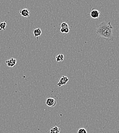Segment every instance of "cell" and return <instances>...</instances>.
Returning <instances> with one entry per match:
<instances>
[{
	"label": "cell",
	"mask_w": 119,
	"mask_h": 133,
	"mask_svg": "<svg viewBox=\"0 0 119 133\" xmlns=\"http://www.w3.org/2000/svg\"><path fill=\"white\" fill-rule=\"evenodd\" d=\"M60 31H61V32H62V33H64V28H61V29H60Z\"/></svg>",
	"instance_id": "obj_14"
},
{
	"label": "cell",
	"mask_w": 119,
	"mask_h": 133,
	"mask_svg": "<svg viewBox=\"0 0 119 133\" xmlns=\"http://www.w3.org/2000/svg\"><path fill=\"white\" fill-rule=\"evenodd\" d=\"M6 26H7V23L6 22H0V30H5L6 29Z\"/></svg>",
	"instance_id": "obj_10"
},
{
	"label": "cell",
	"mask_w": 119,
	"mask_h": 133,
	"mask_svg": "<svg viewBox=\"0 0 119 133\" xmlns=\"http://www.w3.org/2000/svg\"><path fill=\"white\" fill-rule=\"evenodd\" d=\"M77 133H87V131L84 128H80L78 130Z\"/></svg>",
	"instance_id": "obj_11"
},
{
	"label": "cell",
	"mask_w": 119,
	"mask_h": 133,
	"mask_svg": "<svg viewBox=\"0 0 119 133\" xmlns=\"http://www.w3.org/2000/svg\"><path fill=\"white\" fill-rule=\"evenodd\" d=\"M46 105L50 107H54L56 105V101L53 98H48L46 100Z\"/></svg>",
	"instance_id": "obj_6"
},
{
	"label": "cell",
	"mask_w": 119,
	"mask_h": 133,
	"mask_svg": "<svg viewBox=\"0 0 119 133\" xmlns=\"http://www.w3.org/2000/svg\"><path fill=\"white\" fill-rule=\"evenodd\" d=\"M61 27L62 28H69V26L65 22H63L61 24Z\"/></svg>",
	"instance_id": "obj_12"
},
{
	"label": "cell",
	"mask_w": 119,
	"mask_h": 133,
	"mask_svg": "<svg viewBox=\"0 0 119 133\" xmlns=\"http://www.w3.org/2000/svg\"><path fill=\"white\" fill-rule=\"evenodd\" d=\"M68 80H69V78H68L67 76H63L61 78L59 82L57 84L58 86L59 87H60L63 85L66 84L67 83L68 81Z\"/></svg>",
	"instance_id": "obj_4"
},
{
	"label": "cell",
	"mask_w": 119,
	"mask_h": 133,
	"mask_svg": "<svg viewBox=\"0 0 119 133\" xmlns=\"http://www.w3.org/2000/svg\"><path fill=\"white\" fill-rule=\"evenodd\" d=\"M6 63L8 67L13 68L16 65V60L13 58H10L7 60L6 61Z\"/></svg>",
	"instance_id": "obj_3"
},
{
	"label": "cell",
	"mask_w": 119,
	"mask_h": 133,
	"mask_svg": "<svg viewBox=\"0 0 119 133\" xmlns=\"http://www.w3.org/2000/svg\"><path fill=\"white\" fill-rule=\"evenodd\" d=\"M33 33H34V35L35 37H38L41 35L42 34L41 30L40 28L35 29L33 30Z\"/></svg>",
	"instance_id": "obj_7"
},
{
	"label": "cell",
	"mask_w": 119,
	"mask_h": 133,
	"mask_svg": "<svg viewBox=\"0 0 119 133\" xmlns=\"http://www.w3.org/2000/svg\"><path fill=\"white\" fill-rule=\"evenodd\" d=\"M19 12L21 16L24 17V18H28L30 17V10L28 9H27V8H24V9L20 10Z\"/></svg>",
	"instance_id": "obj_5"
},
{
	"label": "cell",
	"mask_w": 119,
	"mask_h": 133,
	"mask_svg": "<svg viewBox=\"0 0 119 133\" xmlns=\"http://www.w3.org/2000/svg\"><path fill=\"white\" fill-rule=\"evenodd\" d=\"M64 55L63 54H59L56 57V61L57 62H61L63 61L64 60Z\"/></svg>",
	"instance_id": "obj_9"
},
{
	"label": "cell",
	"mask_w": 119,
	"mask_h": 133,
	"mask_svg": "<svg viewBox=\"0 0 119 133\" xmlns=\"http://www.w3.org/2000/svg\"><path fill=\"white\" fill-rule=\"evenodd\" d=\"M113 27L110 22H102L97 26L96 33L107 41H113L114 36L113 32Z\"/></svg>",
	"instance_id": "obj_1"
},
{
	"label": "cell",
	"mask_w": 119,
	"mask_h": 133,
	"mask_svg": "<svg viewBox=\"0 0 119 133\" xmlns=\"http://www.w3.org/2000/svg\"><path fill=\"white\" fill-rule=\"evenodd\" d=\"M60 128L56 126L51 128L50 131V133H60Z\"/></svg>",
	"instance_id": "obj_8"
},
{
	"label": "cell",
	"mask_w": 119,
	"mask_h": 133,
	"mask_svg": "<svg viewBox=\"0 0 119 133\" xmlns=\"http://www.w3.org/2000/svg\"><path fill=\"white\" fill-rule=\"evenodd\" d=\"M70 31V28H65L64 29V33H68Z\"/></svg>",
	"instance_id": "obj_13"
},
{
	"label": "cell",
	"mask_w": 119,
	"mask_h": 133,
	"mask_svg": "<svg viewBox=\"0 0 119 133\" xmlns=\"http://www.w3.org/2000/svg\"><path fill=\"white\" fill-rule=\"evenodd\" d=\"M100 12L98 10L95 9L94 8H93L91 12L90 13V16L92 18L94 19H98L100 16Z\"/></svg>",
	"instance_id": "obj_2"
}]
</instances>
